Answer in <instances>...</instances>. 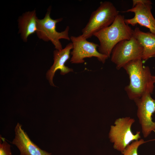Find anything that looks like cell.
Wrapping results in <instances>:
<instances>
[{"label": "cell", "instance_id": "3", "mask_svg": "<svg viewBox=\"0 0 155 155\" xmlns=\"http://www.w3.org/2000/svg\"><path fill=\"white\" fill-rule=\"evenodd\" d=\"M119 11L109 1L101 2L99 6L91 13L88 21L82 30V36L86 39L113 22Z\"/></svg>", "mask_w": 155, "mask_h": 155}, {"label": "cell", "instance_id": "16", "mask_svg": "<svg viewBox=\"0 0 155 155\" xmlns=\"http://www.w3.org/2000/svg\"><path fill=\"white\" fill-rule=\"evenodd\" d=\"M152 78L154 82L155 83V76L152 75Z\"/></svg>", "mask_w": 155, "mask_h": 155}, {"label": "cell", "instance_id": "5", "mask_svg": "<svg viewBox=\"0 0 155 155\" xmlns=\"http://www.w3.org/2000/svg\"><path fill=\"white\" fill-rule=\"evenodd\" d=\"M135 121L130 117L119 118L115 121V125L111 126L109 137L114 143L115 149L121 152L131 142L140 138V131L134 134L131 131V127Z\"/></svg>", "mask_w": 155, "mask_h": 155}, {"label": "cell", "instance_id": "12", "mask_svg": "<svg viewBox=\"0 0 155 155\" xmlns=\"http://www.w3.org/2000/svg\"><path fill=\"white\" fill-rule=\"evenodd\" d=\"M133 35L143 47L142 59L143 61L155 57V34L144 32L136 27L133 30Z\"/></svg>", "mask_w": 155, "mask_h": 155}, {"label": "cell", "instance_id": "7", "mask_svg": "<svg viewBox=\"0 0 155 155\" xmlns=\"http://www.w3.org/2000/svg\"><path fill=\"white\" fill-rule=\"evenodd\" d=\"M70 38L73 46L71 52L72 56L70 62L71 63H82L84 62L85 58L92 57H96L99 61L104 63L108 58L97 50L99 45L88 41L81 35L77 36H71Z\"/></svg>", "mask_w": 155, "mask_h": 155}, {"label": "cell", "instance_id": "15", "mask_svg": "<svg viewBox=\"0 0 155 155\" xmlns=\"http://www.w3.org/2000/svg\"><path fill=\"white\" fill-rule=\"evenodd\" d=\"M0 155H12L11 150V145L0 135Z\"/></svg>", "mask_w": 155, "mask_h": 155}, {"label": "cell", "instance_id": "6", "mask_svg": "<svg viewBox=\"0 0 155 155\" xmlns=\"http://www.w3.org/2000/svg\"><path fill=\"white\" fill-rule=\"evenodd\" d=\"M143 51L142 46L133 35L130 39L121 41L114 46L111 60L119 70L130 61L142 59Z\"/></svg>", "mask_w": 155, "mask_h": 155}, {"label": "cell", "instance_id": "4", "mask_svg": "<svg viewBox=\"0 0 155 155\" xmlns=\"http://www.w3.org/2000/svg\"><path fill=\"white\" fill-rule=\"evenodd\" d=\"M51 9L50 7L43 19H38L36 33L39 38L45 41H51L56 50H60L63 49L59 40L60 39L70 40L69 36V28L67 26L63 31L57 32L56 29V25L63 19L61 18L56 19L51 18L50 16Z\"/></svg>", "mask_w": 155, "mask_h": 155}, {"label": "cell", "instance_id": "13", "mask_svg": "<svg viewBox=\"0 0 155 155\" xmlns=\"http://www.w3.org/2000/svg\"><path fill=\"white\" fill-rule=\"evenodd\" d=\"M38 19L35 10L26 12L19 18V32L24 41L26 42L29 36L36 32Z\"/></svg>", "mask_w": 155, "mask_h": 155}, {"label": "cell", "instance_id": "14", "mask_svg": "<svg viewBox=\"0 0 155 155\" xmlns=\"http://www.w3.org/2000/svg\"><path fill=\"white\" fill-rule=\"evenodd\" d=\"M145 142L143 139L133 141L121 152L122 154L121 155H138L137 150L138 147Z\"/></svg>", "mask_w": 155, "mask_h": 155}, {"label": "cell", "instance_id": "10", "mask_svg": "<svg viewBox=\"0 0 155 155\" xmlns=\"http://www.w3.org/2000/svg\"><path fill=\"white\" fill-rule=\"evenodd\" d=\"M22 125L18 123L15 129V137L12 143L19 150L20 155H51V154L42 150L30 139L22 129Z\"/></svg>", "mask_w": 155, "mask_h": 155}, {"label": "cell", "instance_id": "11", "mask_svg": "<svg viewBox=\"0 0 155 155\" xmlns=\"http://www.w3.org/2000/svg\"><path fill=\"white\" fill-rule=\"evenodd\" d=\"M73 48L71 42L67 44L64 49L60 50H55L54 51V63L46 74V78L51 86H56L53 83V78L58 70H60L61 74L63 75L73 71L72 69L65 65L66 62L70 58V51Z\"/></svg>", "mask_w": 155, "mask_h": 155}, {"label": "cell", "instance_id": "9", "mask_svg": "<svg viewBox=\"0 0 155 155\" xmlns=\"http://www.w3.org/2000/svg\"><path fill=\"white\" fill-rule=\"evenodd\" d=\"M134 101L137 107V115L143 136L146 138L155 131V122L152 118L155 112V99L152 97L151 94L147 93Z\"/></svg>", "mask_w": 155, "mask_h": 155}, {"label": "cell", "instance_id": "1", "mask_svg": "<svg viewBox=\"0 0 155 155\" xmlns=\"http://www.w3.org/2000/svg\"><path fill=\"white\" fill-rule=\"evenodd\" d=\"M142 59L131 61L123 67L128 74L129 83L125 90L129 98L133 100L147 93L151 94L154 88L150 69L144 66Z\"/></svg>", "mask_w": 155, "mask_h": 155}, {"label": "cell", "instance_id": "2", "mask_svg": "<svg viewBox=\"0 0 155 155\" xmlns=\"http://www.w3.org/2000/svg\"><path fill=\"white\" fill-rule=\"evenodd\" d=\"M125 20L124 16L119 14L111 25L94 34L99 42L100 53L110 57L113 49L117 43L132 37L133 30Z\"/></svg>", "mask_w": 155, "mask_h": 155}, {"label": "cell", "instance_id": "8", "mask_svg": "<svg viewBox=\"0 0 155 155\" xmlns=\"http://www.w3.org/2000/svg\"><path fill=\"white\" fill-rule=\"evenodd\" d=\"M132 7L123 12H132L134 17L125 19L128 25L134 26L137 24L148 29L150 32L155 34V19L152 12V3L150 0H133Z\"/></svg>", "mask_w": 155, "mask_h": 155}]
</instances>
